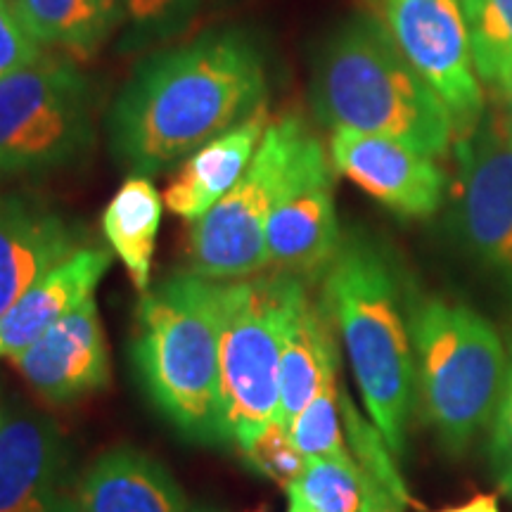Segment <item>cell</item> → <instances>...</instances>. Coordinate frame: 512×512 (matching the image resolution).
I'll return each mask as SVG.
<instances>
[{
	"mask_svg": "<svg viewBox=\"0 0 512 512\" xmlns=\"http://www.w3.org/2000/svg\"><path fill=\"white\" fill-rule=\"evenodd\" d=\"M266 60L240 29L209 31L133 69L107 114L112 157L131 176L174 169L266 107Z\"/></svg>",
	"mask_w": 512,
	"mask_h": 512,
	"instance_id": "cell-1",
	"label": "cell"
},
{
	"mask_svg": "<svg viewBox=\"0 0 512 512\" xmlns=\"http://www.w3.org/2000/svg\"><path fill=\"white\" fill-rule=\"evenodd\" d=\"M320 306L347 351L358 396L396 458L406 456L418 394L408 302L396 268L366 235L349 233L320 278Z\"/></svg>",
	"mask_w": 512,
	"mask_h": 512,
	"instance_id": "cell-2",
	"label": "cell"
},
{
	"mask_svg": "<svg viewBox=\"0 0 512 512\" xmlns=\"http://www.w3.org/2000/svg\"><path fill=\"white\" fill-rule=\"evenodd\" d=\"M221 283L185 271L140 297L131 358L147 401L183 439L226 446L219 399Z\"/></svg>",
	"mask_w": 512,
	"mask_h": 512,
	"instance_id": "cell-3",
	"label": "cell"
},
{
	"mask_svg": "<svg viewBox=\"0 0 512 512\" xmlns=\"http://www.w3.org/2000/svg\"><path fill=\"white\" fill-rule=\"evenodd\" d=\"M311 102L332 131L394 138L434 159L451 150L456 136L444 100L396 50L380 19H351L325 43L313 69Z\"/></svg>",
	"mask_w": 512,
	"mask_h": 512,
	"instance_id": "cell-4",
	"label": "cell"
},
{
	"mask_svg": "<svg viewBox=\"0 0 512 512\" xmlns=\"http://www.w3.org/2000/svg\"><path fill=\"white\" fill-rule=\"evenodd\" d=\"M418 408L448 456L460 458L489 427L508 351L482 313L441 297L408 299Z\"/></svg>",
	"mask_w": 512,
	"mask_h": 512,
	"instance_id": "cell-5",
	"label": "cell"
},
{
	"mask_svg": "<svg viewBox=\"0 0 512 512\" xmlns=\"http://www.w3.org/2000/svg\"><path fill=\"white\" fill-rule=\"evenodd\" d=\"M302 285V278L278 271L221 283L219 399L226 446L242 451L275 420L285 330Z\"/></svg>",
	"mask_w": 512,
	"mask_h": 512,
	"instance_id": "cell-6",
	"label": "cell"
},
{
	"mask_svg": "<svg viewBox=\"0 0 512 512\" xmlns=\"http://www.w3.org/2000/svg\"><path fill=\"white\" fill-rule=\"evenodd\" d=\"M93 145V88L74 60L41 55L0 79V181L72 166Z\"/></svg>",
	"mask_w": 512,
	"mask_h": 512,
	"instance_id": "cell-7",
	"label": "cell"
},
{
	"mask_svg": "<svg viewBox=\"0 0 512 512\" xmlns=\"http://www.w3.org/2000/svg\"><path fill=\"white\" fill-rule=\"evenodd\" d=\"M311 138L309 126L294 114L268 124L245 176L209 214L192 223V273L216 283H230L268 268V219Z\"/></svg>",
	"mask_w": 512,
	"mask_h": 512,
	"instance_id": "cell-8",
	"label": "cell"
},
{
	"mask_svg": "<svg viewBox=\"0 0 512 512\" xmlns=\"http://www.w3.org/2000/svg\"><path fill=\"white\" fill-rule=\"evenodd\" d=\"M396 50L444 100L458 128H475L484 86L472 60L463 0H377Z\"/></svg>",
	"mask_w": 512,
	"mask_h": 512,
	"instance_id": "cell-9",
	"label": "cell"
},
{
	"mask_svg": "<svg viewBox=\"0 0 512 512\" xmlns=\"http://www.w3.org/2000/svg\"><path fill=\"white\" fill-rule=\"evenodd\" d=\"M456 235L512 309V138L486 126L456 145Z\"/></svg>",
	"mask_w": 512,
	"mask_h": 512,
	"instance_id": "cell-10",
	"label": "cell"
},
{
	"mask_svg": "<svg viewBox=\"0 0 512 512\" xmlns=\"http://www.w3.org/2000/svg\"><path fill=\"white\" fill-rule=\"evenodd\" d=\"M332 174L335 166L330 162V155L313 136L268 219V268L309 283L323 278L335 261L342 245V233H339Z\"/></svg>",
	"mask_w": 512,
	"mask_h": 512,
	"instance_id": "cell-11",
	"label": "cell"
},
{
	"mask_svg": "<svg viewBox=\"0 0 512 512\" xmlns=\"http://www.w3.org/2000/svg\"><path fill=\"white\" fill-rule=\"evenodd\" d=\"M0 512H83L69 441L31 408L5 413L0 427Z\"/></svg>",
	"mask_w": 512,
	"mask_h": 512,
	"instance_id": "cell-12",
	"label": "cell"
},
{
	"mask_svg": "<svg viewBox=\"0 0 512 512\" xmlns=\"http://www.w3.org/2000/svg\"><path fill=\"white\" fill-rule=\"evenodd\" d=\"M328 155L337 174L403 219H427L444 204V169L401 140L337 128Z\"/></svg>",
	"mask_w": 512,
	"mask_h": 512,
	"instance_id": "cell-13",
	"label": "cell"
},
{
	"mask_svg": "<svg viewBox=\"0 0 512 512\" xmlns=\"http://www.w3.org/2000/svg\"><path fill=\"white\" fill-rule=\"evenodd\" d=\"M10 363L43 399L57 406L105 389L112 377L110 349L95 297L62 316Z\"/></svg>",
	"mask_w": 512,
	"mask_h": 512,
	"instance_id": "cell-14",
	"label": "cell"
},
{
	"mask_svg": "<svg viewBox=\"0 0 512 512\" xmlns=\"http://www.w3.org/2000/svg\"><path fill=\"white\" fill-rule=\"evenodd\" d=\"M79 249V233L27 192H0V316Z\"/></svg>",
	"mask_w": 512,
	"mask_h": 512,
	"instance_id": "cell-15",
	"label": "cell"
},
{
	"mask_svg": "<svg viewBox=\"0 0 512 512\" xmlns=\"http://www.w3.org/2000/svg\"><path fill=\"white\" fill-rule=\"evenodd\" d=\"M112 266V249L79 247L43 273L8 311L0 316V358L17 356L48 328L91 299Z\"/></svg>",
	"mask_w": 512,
	"mask_h": 512,
	"instance_id": "cell-16",
	"label": "cell"
},
{
	"mask_svg": "<svg viewBox=\"0 0 512 512\" xmlns=\"http://www.w3.org/2000/svg\"><path fill=\"white\" fill-rule=\"evenodd\" d=\"M268 124L264 107L183 159L164 190L166 209L190 223L209 214L245 176Z\"/></svg>",
	"mask_w": 512,
	"mask_h": 512,
	"instance_id": "cell-17",
	"label": "cell"
},
{
	"mask_svg": "<svg viewBox=\"0 0 512 512\" xmlns=\"http://www.w3.org/2000/svg\"><path fill=\"white\" fill-rule=\"evenodd\" d=\"M83 512H188L169 467L136 446L100 453L81 475Z\"/></svg>",
	"mask_w": 512,
	"mask_h": 512,
	"instance_id": "cell-18",
	"label": "cell"
},
{
	"mask_svg": "<svg viewBox=\"0 0 512 512\" xmlns=\"http://www.w3.org/2000/svg\"><path fill=\"white\" fill-rule=\"evenodd\" d=\"M328 313L313 302L309 287L294 297L287 320L283 361H280V401L275 422L290 430L292 420L304 411L323 384L337 375V342Z\"/></svg>",
	"mask_w": 512,
	"mask_h": 512,
	"instance_id": "cell-19",
	"label": "cell"
},
{
	"mask_svg": "<svg viewBox=\"0 0 512 512\" xmlns=\"http://www.w3.org/2000/svg\"><path fill=\"white\" fill-rule=\"evenodd\" d=\"M164 200L147 176H128L100 216L102 235L138 292L150 290Z\"/></svg>",
	"mask_w": 512,
	"mask_h": 512,
	"instance_id": "cell-20",
	"label": "cell"
},
{
	"mask_svg": "<svg viewBox=\"0 0 512 512\" xmlns=\"http://www.w3.org/2000/svg\"><path fill=\"white\" fill-rule=\"evenodd\" d=\"M41 48L91 55L124 22L121 0H10Z\"/></svg>",
	"mask_w": 512,
	"mask_h": 512,
	"instance_id": "cell-21",
	"label": "cell"
},
{
	"mask_svg": "<svg viewBox=\"0 0 512 512\" xmlns=\"http://www.w3.org/2000/svg\"><path fill=\"white\" fill-rule=\"evenodd\" d=\"M472 60L482 86L512 83V0H463Z\"/></svg>",
	"mask_w": 512,
	"mask_h": 512,
	"instance_id": "cell-22",
	"label": "cell"
},
{
	"mask_svg": "<svg viewBox=\"0 0 512 512\" xmlns=\"http://www.w3.org/2000/svg\"><path fill=\"white\" fill-rule=\"evenodd\" d=\"M294 498L311 512H361L363 477L351 458H306L297 482L287 486Z\"/></svg>",
	"mask_w": 512,
	"mask_h": 512,
	"instance_id": "cell-23",
	"label": "cell"
},
{
	"mask_svg": "<svg viewBox=\"0 0 512 512\" xmlns=\"http://www.w3.org/2000/svg\"><path fill=\"white\" fill-rule=\"evenodd\" d=\"M290 437L304 458H351L339 408L337 375H332L290 425Z\"/></svg>",
	"mask_w": 512,
	"mask_h": 512,
	"instance_id": "cell-24",
	"label": "cell"
},
{
	"mask_svg": "<svg viewBox=\"0 0 512 512\" xmlns=\"http://www.w3.org/2000/svg\"><path fill=\"white\" fill-rule=\"evenodd\" d=\"M339 408H342L344 434H347L349 451L354 456L356 465L363 472H368L370 477H375L377 482L387 486L403 503L411 505L413 498L408 494L399 467H396V456L392 453V448L387 446V441L377 432V427L370 422L368 415L363 418L361 411H358L351 396L347 394V389L342 387H339Z\"/></svg>",
	"mask_w": 512,
	"mask_h": 512,
	"instance_id": "cell-25",
	"label": "cell"
},
{
	"mask_svg": "<svg viewBox=\"0 0 512 512\" xmlns=\"http://www.w3.org/2000/svg\"><path fill=\"white\" fill-rule=\"evenodd\" d=\"M242 460H245L247 467L256 472L259 477L268 479V482L287 486L297 482V477L302 475L306 458L302 456L294 441L290 437V430L280 425V422H271L266 430L259 432L252 444L240 451Z\"/></svg>",
	"mask_w": 512,
	"mask_h": 512,
	"instance_id": "cell-26",
	"label": "cell"
},
{
	"mask_svg": "<svg viewBox=\"0 0 512 512\" xmlns=\"http://www.w3.org/2000/svg\"><path fill=\"white\" fill-rule=\"evenodd\" d=\"M486 432H489L486 441L489 472L498 489L512 498V351L508 354V370Z\"/></svg>",
	"mask_w": 512,
	"mask_h": 512,
	"instance_id": "cell-27",
	"label": "cell"
},
{
	"mask_svg": "<svg viewBox=\"0 0 512 512\" xmlns=\"http://www.w3.org/2000/svg\"><path fill=\"white\" fill-rule=\"evenodd\" d=\"M121 3H124V19L128 17L136 34L145 38L166 36L183 29L202 0H121Z\"/></svg>",
	"mask_w": 512,
	"mask_h": 512,
	"instance_id": "cell-28",
	"label": "cell"
},
{
	"mask_svg": "<svg viewBox=\"0 0 512 512\" xmlns=\"http://www.w3.org/2000/svg\"><path fill=\"white\" fill-rule=\"evenodd\" d=\"M43 48L22 27L10 0H0V79L34 64Z\"/></svg>",
	"mask_w": 512,
	"mask_h": 512,
	"instance_id": "cell-29",
	"label": "cell"
},
{
	"mask_svg": "<svg viewBox=\"0 0 512 512\" xmlns=\"http://www.w3.org/2000/svg\"><path fill=\"white\" fill-rule=\"evenodd\" d=\"M363 477V508L361 512H406V503L394 496L387 486L361 470Z\"/></svg>",
	"mask_w": 512,
	"mask_h": 512,
	"instance_id": "cell-30",
	"label": "cell"
},
{
	"mask_svg": "<svg viewBox=\"0 0 512 512\" xmlns=\"http://www.w3.org/2000/svg\"><path fill=\"white\" fill-rule=\"evenodd\" d=\"M441 512H501V508H498L496 496L482 494V496L470 498V501H465L460 505H451V508H444Z\"/></svg>",
	"mask_w": 512,
	"mask_h": 512,
	"instance_id": "cell-31",
	"label": "cell"
},
{
	"mask_svg": "<svg viewBox=\"0 0 512 512\" xmlns=\"http://www.w3.org/2000/svg\"><path fill=\"white\" fill-rule=\"evenodd\" d=\"M503 93H505V100H508V136L512 138V83Z\"/></svg>",
	"mask_w": 512,
	"mask_h": 512,
	"instance_id": "cell-32",
	"label": "cell"
},
{
	"mask_svg": "<svg viewBox=\"0 0 512 512\" xmlns=\"http://www.w3.org/2000/svg\"><path fill=\"white\" fill-rule=\"evenodd\" d=\"M287 512H311V510L304 508L299 501H294V498H287Z\"/></svg>",
	"mask_w": 512,
	"mask_h": 512,
	"instance_id": "cell-33",
	"label": "cell"
},
{
	"mask_svg": "<svg viewBox=\"0 0 512 512\" xmlns=\"http://www.w3.org/2000/svg\"><path fill=\"white\" fill-rule=\"evenodd\" d=\"M3 418H5V413H3V411H0V427H3Z\"/></svg>",
	"mask_w": 512,
	"mask_h": 512,
	"instance_id": "cell-34",
	"label": "cell"
}]
</instances>
